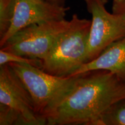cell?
Instances as JSON below:
<instances>
[{
	"label": "cell",
	"mask_w": 125,
	"mask_h": 125,
	"mask_svg": "<svg viewBox=\"0 0 125 125\" xmlns=\"http://www.w3.org/2000/svg\"><path fill=\"white\" fill-rule=\"evenodd\" d=\"M77 75L74 86L54 113L48 125H94L105 109L125 98V81L107 70Z\"/></svg>",
	"instance_id": "1"
},
{
	"label": "cell",
	"mask_w": 125,
	"mask_h": 125,
	"mask_svg": "<svg viewBox=\"0 0 125 125\" xmlns=\"http://www.w3.org/2000/svg\"><path fill=\"white\" fill-rule=\"evenodd\" d=\"M70 26L42 60L41 69L59 77L73 76L87 61L91 20L74 14Z\"/></svg>",
	"instance_id": "2"
},
{
	"label": "cell",
	"mask_w": 125,
	"mask_h": 125,
	"mask_svg": "<svg viewBox=\"0 0 125 125\" xmlns=\"http://www.w3.org/2000/svg\"><path fill=\"white\" fill-rule=\"evenodd\" d=\"M8 64L30 95L37 115L46 121L71 91L77 75L59 77L26 63Z\"/></svg>",
	"instance_id": "3"
},
{
	"label": "cell",
	"mask_w": 125,
	"mask_h": 125,
	"mask_svg": "<svg viewBox=\"0 0 125 125\" xmlns=\"http://www.w3.org/2000/svg\"><path fill=\"white\" fill-rule=\"evenodd\" d=\"M70 23V20L64 19L30 25L14 34L0 48L23 57L42 60Z\"/></svg>",
	"instance_id": "4"
},
{
	"label": "cell",
	"mask_w": 125,
	"mask_h": 125,
	"mask_svg": "<svg viewBox=\"0 0 125 125\" xmlns=\"http://www.w3.org/2000/svg\"><path fill=\"white\" fill-rule=\"evenodd\" d=\"M92 15L86 62L96 59L108 46L125 37V24L106 9L108 0H84Z\"/></svg>",
	"instance_id": "5"
},
{
	"label": "cell",
	"mask_w": 125,
	"mask_h": 125,
	"mask_svg": "<svg viewBox=\"0 0 125 125\" xmlns=\"http://www.w3.org/2000/svg\"><path fill=\"white\" fill-rule=\"evenodd\" d=\"M69 7L43 0H13L12 17L10 27L0 38V47L14 34L34 24L65 19Z\"/></svg>",
	"instance_id": "6"
},
{
	"label": "cell",
	"mask_w": 125,
	"mask_h": 125,
	"mask_svg": "<svg viewBox=\"0 0 125 125\" xmlns=\"http://www.w3.org/2000/svg\"><path fill=\"white\" fill-rule=\"evenodd\" d=\"M0 103L18 112L26 125H46L36 113L29 93L8 64L0 66Z\"/></svg>",
	"instance_id": "7"
},
{
	"label": "cell",
	"mask_w": 125,
	"mask_h": 125,
	"mask_svg": "<svg viewBox=\"0 0 125 125\" xmlns=\"http://www.w3.org/2000/svg\"><path fill=\"white\" fill-rule=\"evenodd\" d=\"M98 70L111 72L125 81V37L111 43L96 59L83 64L73 76Z\"/></svg>",
	"instance_id": "8"
},
{
	"label": "cell",
	"mask_w": 125,
	"mask_h": 125,
	"mask_svg": "<svg viewBox=\"0 0 125 125\" xmlns=\"http://www.w3.org/2000/svg\"><path fill=\"white\" fill-rule=\"evenodd\" d=\"M94 125H125V98L109 106Z\"/></svg>",
	"instance_id": "9"
},
{
	"label": "cell",
	"mask_w": 125,
	"mask_h": 125,
	"mask_svg": "<svg viewBox=\"0 0 125 125\" xmlns=\"http://www.w3.org/2000/svg\"><path fill=\"white\" fill-rule=\"evenodd\" d=\"M13 0H0V38L10 27L12 17Z\"/></svg>",
	"instance_id": "10"
},
{
	"label": "cell",
	"mask_w": 125,
	"mask_h": 125,
	"mask_svg": "<svg viewBox=\"0 0 125 125\" xmlns=\"http://www.w3.org/2000/svg\"><path fill=\"white\" fill-rule=\"evenodd\" d=\"M0 125H26V123L18 112L0 103Z\"/></svg>",
	"instance_id": "11"
},
{
	"label": "cell",
	"mask_w": 125,
	"mask_h": 125,
	"mask_svg": "<svg viewBox=\"0 0 125 125\" xmlns=\"http://www.w3.org/2000/svg\"><path fill=\"white\" fill-rule=\"evenodd\" d=\"M10 62L26 63L34 66L41 68L42 60L40 59L27 58L23 56L15 54L8 52L0 50V66Z\"/></svg>",
	"instance_id": "12"
},
{
	"label": "cell",
	"mask_w": 125,
	"mask_h": 125,
	"mask_svg": "<svg viewBox=\"0 0 125 125\" xmlns=\"http://www.w3.org/2000/svg\"><path fill=\"white\" fill-rule=\"evenodd\" d=\"M112 12L121 18L125 24V0H113Z\"/></svg>",
	"instance_id": "13"
},
{
	"label": "cell",
	"mask_w": 125,
	"mask_h": 125,
	"mask_svg": "<svg viewBox=\"0 0 125 125\" xmlns=\"http://www.w3.org/2000/svg\"><path fill=\"white\" fill-rule=\"evenodd\" d=\"M43 1L52 3V4L58 5L65 6V2L66 0H43Z\"/></svg>",
	"instance_id": "14"
}]
</instances>
